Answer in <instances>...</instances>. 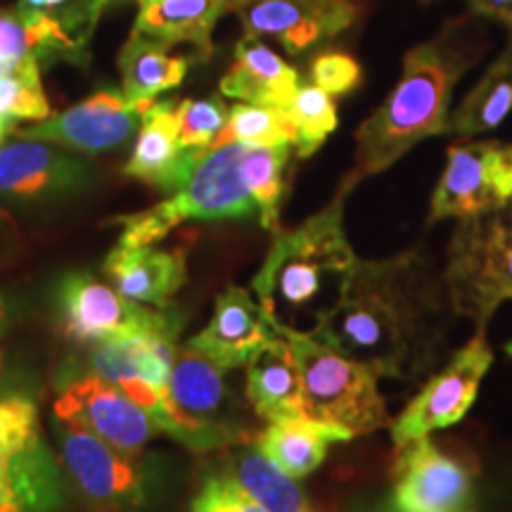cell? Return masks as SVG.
I'll list each match as a JSON object with an SVG mask.
<instances>
[{"instance_id": "cell-1", "label": "cell", "mask_w": 512, "mask_h": 512, "mask_svg": "<svg viewBox=\"0 0 512 512\" xmlns=\"http://www.w3.org/2000/svg\"><path fill=\"white\" fill-rule=\"evenodd\" d=\"M451 316L444 275L411 249L389 259H358L337 302L309 332L377 377L413 382L444 356Z\"/></svg>"}, {"instance_id": "cell-2", "label": "cell", "mask_w": 512, "mask_h": 512, "mask_svg": "<svg viewBox=\"0 0 512 512\" xmlns=\"http://www.w3.org/2000/svg\"><path fill=\"white\" fill-rule=\"evenodd\" d=\"M482 53L484 31L472 17L448 19L437 36L408 50L394 91L358 126L356 159L342 188L387 171L420 140L444 136L453 88Z\"/></svg>"}, {"instance_id": "cell-3", "label": "cell", "mask_w": 512, "mask_h": 512, "mask_svg": "<svg viewBox=\"0 0 512 512\" xmlns=\"http://www.w3.org/2000/svg\"><path fill=\"white\" fill-rule=\"evenodd\" d=\"M347 195L339 188L335 200L302 226L278 230L252 280L256 302L268 316L285 320L311 313L316 320L337 302L358 261L344 230Z\"/></svg>"}, {"instance_id": "cell-4", "label": "cell", "mask_w": 512, "mask_h": 512, "mask_svg": "<svg viewBox=\"0 0 512 512\" xmlns=\"http://www.w3.org/2000/svg\"><path fill=\"white\" fill-rule=\"evenodd\" d=\"M247 143H226L209 147L192 166L178 190L164 202L121 216L119 245H155L169 230L188 221L259 219V204L247 178Z\"/></svg>"}, {"instance_id": "cell-5", "label": "cell", "mask_w": 512, "mask_h": 512, "mask_svg": "<svg viewBox=\"0 0 512 512\" xmlns=\"http://www.w3.org/2000/svg\"><path fill=\"white\" fill-rule=\"evenodd\" d=\"M268 320L292 351L309 418L342 427L351 437L389 425L387 406L377 389V375L373 370L344 356L311 332L280 323L273 316H268Z\"/></svg>"}, {"instance_id": "cell-6", "label": "cell", "mask_w": 512, "mask_h": 512, "mask_svg": "<svg viewBox=\"0 0 512 512\" xmlns=\"http://www.w3.org/2000/svg\"><path fill=\"white\" fill-rule=\"evenodd\" d=\"M441 275L453 313L486 328L512 299V202L458 221Z\"/></svg>"}, {"instance_id": "cell-7", "label": "cell", "mask_w": 512, "mask_h": 512, "mask_svg": "<svg viewBox=\"0 0 512 512\" xmlns=\"http://www.w3.org/2000/svg\"><path fill=\"white\" fill-rule=\"evenodd\" d=\"M226 373L190 344L178 349L162 406L155 415L159 432L197 453L240 444L245 432L235 418Z\"/></svg>"}, {"instance_id": "cell-8", "label": "cell", "mask_w": 512, "mask_h": 512, "mask_svg": "<svg viewBox=\"0 0 512 512\" xmlns=\"http://www.w3.org/2000/svg\"><path fill=\"white\" fill-rule=\"evenodd\" d=\"M64 477L38 425L36 403L0 394V512H60Z\"/></svg>"}, {"instance_id": "cell-9", "label": "cell", "mask_w": 512, "mask_h": 512, "mask_svg": "<svg viewBox=\"0 0 512 512\" xmlns=\"http://www.w3.org/2000/svg\"><path fill=\"white\" fill-rule=\"evenodd\" d=\"M62 467L95 512H143L159 496V477L140 456L119 451L69 420H57Z\"/></svg>"}, {"instance_id": "cell-10", "label": "cell", "mask_w": 512, "mask_h": 512, "mask_svg": "<svg viewBox=\"0 0 512 512\" xmlns=\"http://www.w3.org/2000/svg\"><path fill=\"white\" fill-rule=\"evenodd\" d=\"M55 309L64 337L76 344H100L112 337L181 323L171 309H150L133 302L91 273L64 275L57 285Z\"/></svg>"}, {"instance_id": "cell-11", "label": "cell", "mask_w": 512, "mask_h": 512, "mask_svg": "<svg viewBox=\"0 0 512 512\" xmlns=\"http://www.w3.org/2000/svg\"><path fill=\"white\" fill-rule=\"evenodd\" d=\"M512 202V145L465 140L448 147L446 169L432 195L430 223L470 219Z\"/></svg>"}, {"instance_id": "cell-12", "label": "cell", "mask_w": 512, "mask_h": 512, "mask_svg": "<svg viewBox=\"0 0 512 512\" xmlns=\"http://www.w3.org/2000/svg\"><path fill=\"white\" fill-rule=\"evenodd\" d=\"M491 363H494V354L486 342V328H477V335L453 354L451 361L420 389L418 396L392 422L394 446L401 448L420 437H430L434 430H444L463 420V415L477 399L479 384Z\"/></svg>"}, {"instance_id": "cell-13", "label": "cell", "mask_w": 512, "mask_h": 512, "mask_svg": "<svg viewBox=\"0 0 512 512\" xmlns=\"http://www.w3.org/2000/svg\"><path fill=\"white\" fill-rule=\"evenodd\" d=\"M53 413L55 420L76 422L131 456H140L147 441L159 434L155 415L95 373L64 384L53 403Z\"/></svg>"}, {"instance_id": "cell-14", "label": "cell", "mask_w": 512, "mask_h": 512, "mask_svg": "<svg viewBox=\"0 0 512 512\" xmlns=\"http://www.w3.org/2000/svg\"><path fill=\"white\" fill-rule=\"evenodd\" d=\"M178 332L181 323L105 339L91 354L93 373L121 389L145 411L157 415L176 363Z\"/></svg>"}, {"instance_id": "cell-15", "label": "cell", "mask_w": 512, "mask_h": 512, "mask_svg": "<svg viewBox=\"0 0 512 512\" xmlns=\"http://www.w3.org/2000/svg\"><path fill=\"white\" fill-rule=\"evenodd\" d=\"M394 512H475L472 472L458 458L448 456L430 437L396 448Z\"/></svg>"}, {"instance_id": "cell-16", "label": "cell", "mask_w": 512, "mask_h": 512, "mask_svg": "<svg viewBox=\"0 0 512 512\" xmlns=\"http://www.w3.org/2000/svg\"><path fill=\"white\" fill-rule=\"evenodd\" d=\"M247 36H271L290 55H302L347 31L358 8L351 0H238Z\"/></svg>"}, {"instance_id": "cell-17", "label": "cell", "mask_w": 512, "mask_h": 512, "mask_svg": "<svg viewBox=\"0 0 512 512\" xmlns=\"http://www.w3.org/2000/svg\"><path fill=\"white\" fill-rule=\"evenodd\" d=\"M93 166L60 145L22 138L0 147V197L17 202H53L91 188Z\"/></svg>"}, {"instance_id": "cell-18", "label": "cell", "mask_w": 512, "mask_h": 512, "mask_svg": "<svg viewBox=\"0 0 512 512\" xmlns=\"http://www.w3.org/2000/svg\"><path fill=\"white\" fill-rule=\"evenodd\" d=\"M143 114L121 91H98L67 112L24 128L19 138L46 140L79 152H105L124 145L140 128Z\"/></svg>"}, {"instance_id": "cell-19", "label": "cell", "mask_w": 512, "mask_h": 512, "mask_svg": "<svg viewBox=\"0 0 512 512\" xmlns=\"http://www.w3.org/2000/svg\"><path fill=\"white\" fill-rule=\"evenodd\" d=\"M278 337L264 306L245 287L230 285L216 297L214 316L200 335L190 339V347L209 356L216 366L233 370L247 366L256 351Z\"/></svg>"}, {"instance_id": "cell-20", "label": "cell", "mask_w": 512, "mask_h": 512, "mask_svg": "<svg viewBox=\"0 0 512 512\" xmlns=\"http://www.w3.org/2000/svg\"><path fill=\"white\" fill-rule=\"evenodd\" d=\"M207 152V150H204ZM202 150H185L178 143V117L176 102L162 100L152 102L150 110L143 114L140 131L133 145L131 159L124 171L126 176L138 178L147 185L164 192H174L190 176L192 166L204 155Z\"/></svg>"}, {"instance_id": "cell-21", "label": "cell", "mask_w": 512, "mask_h": 512, "mask_svg": "<svg viewBox=\"0 0 512 512\" xmlns=\"http://www.w3.org/2000/svg\"><path fill=\"white\" fill-rule=\"evenodd\" d=\"M102 271L124 297L155 309H171V299L188 278L183 249H159L152 245L112 247Z\"/></svg>"}, {"instance_id": "cell-22", "label": "cell", "mask_w": 512, "mask_h": 512, "mask_svg": "<svg viewBox=\"0 0 512 512\" xmlns=\"http://www.w3.org/2000/svg\"><path fill=\"white\" fill-rule=\"evenodd\" d=\"M238 0H138L133 31L164 48L190 46L200 60L211 55L216 22L235 10Z\"/></svg>"}, {"instance_id": "cell-23", "label": "cell", "mask_w": 512, "mask_h": 512, "mask_svg": "<svg viewBox=\"0 0 512 512\" xmlns=\"http://www.w3.org/2000/svg\"><path fill=\"white\" fill-rule=\"evenodd\" d=\"M27 60L86 62V46L76 43L48 12L27 5L0 10V76L15 72Z\"/></svg>"}, {"instance_id": "cell-24", "label": "cell", "mask_w": 512, "mask_h": 512, "mask_svg": "<svg viewBox=\"0 0 512 512\" xmlns=\"http://www.w3.org/2000/svg\"><path fill=\"white\" fill-rule=\"evenodd\" d=\"M299 91V74L256 36H245L235 46V60L221 79L226 98L252 105L287 107Z\"/></svg>"}, {"instance_id": "cell-25", "label": "cell", "mask_w": 512, "mask_h": 512, "mask_svg": "<svg viewBox=\"0 0 512 512\" xmlns=\"http://www.w3.org/2000/svg\"><path fill=\"white\" fill-rule=\"evenodd\" d=\"M247 399L264 420L306 415L297 363L283 337H275L247 363Z\"/></svg>"}, {"instance_id": "cell-26", "label": "cell", "mask_w": 512, "mask_h": 512, "mask_svg": "<svg viewBox=\"0 0 512 512\" xmlns=\"http://www.w3.org/2000/svg\"><path fill=\"white\" fill-rule=\"evenodd\" d=\"M349 439L354 437L342 427L325 425V422L313 420L309 415H294V418L268 422V427L256 437L254 444L285 475L304 479L323 465L332 444Z\"/></svg>"}, {"instance_id": "cell-27", "label": "cell", "mask_w": 512, "mask_h": 512, "mask_svg": "<svg viewBox=\"0 0 512 512\" xmlns=\"http://www.w3.org/2000/svg\"><path fill=\"white\" fill-rule=\"evenodd\" d=\"M188 69V57L169 55V48L133 31L119 53V72L124 81L121 93L128 102L147 112L157 95L181 86Z\"/></svg>"}, {"instance_id": "cell-28", "label": "cell", "mask_w": 512, "mask_h": 512, "mask_svg": "<svg viewBox=\"0 0 512 512\" xmlns=\"http://www.w3.org/2000/svg\"><path fill=\"white\" fill-rule=\"evenodd\" d=\"M512 112V31L508 46L448 117V136L470 138L496 128Z\"/></svg>"}, {"instance_id": "cell-29", "label": "cell", "mask_w": 512, "mask_h": 512, "mask_svg": "<svg viewBox=\"0 0 512 512\" xmlns=\"http://www.w3.org/2000/svg\"><path fill=\"white\" fill-rule=\"evenodd\" d=\"M228 475L266 512H311L297 479L285 475L256 444L242 448L230 463Z\"/></svg>"}, {"instance_id": "cell-30", "label": "cell", "mask_w": 512, "mask_h": 512, "mask_svg": "<svg viewBox=\"0 0 512 512\" xmlns=\"http://www.w3.org/2000/svg\"><path fill=\"white\" fill-rule=\"evenodd\" d=\"M292 145H249L247 178L254 200L259 204V223L278 233L280 200L285 190V166L290 162Z\"/></svg>"}, {"instance_id": "cell-31", "label": "cell", "mask_w": 512, "mask_h": 512, "mask_svg": "<svg viewBox=\"0 0 512 512\" xmlns=\"http://www.w3.org/2000/svg\"><path fill=\"white\" fill-rule=\"evenodd\" d=\"M226 143L294 147V126L290 114H287V107L252 105V102L235 105L214 147Z\"/></svg>"}, {"instance_id": "cell-32", "label": "cell", "mask_w": 512, "mask_h": 512, "mask_svg": "<svg viewBox=\"0 0 512 512\" xmlns=\"http://www.w3.org/2000/svg\"><path fill=\"white\" fill-rule=\"evenodd\" d=\"M287 114L294 126V150L299 157H311L337 128L335 100L313 83H299Z\"/></svg>"}, {"instance_id": "cell-33", "label": "cell", "mask_w": 512, "mask_h": 512, "mask_svg": "<svg viewBox=\"0 0 512 512\" xmlns=\"http://www.w3.org/2000/svg\"><path fill=\"white\" fill-rule=\"evenodd\" d=\"M50 105L41 86V64L27 60L15 72L0 76V121L12 128L17 121H43Z\"/></svg>"}, {"instance_id": "cell-34", "label": "cell", "mask_w": 512, "mask_h": 512, "mask_svg": "<svg viewBox=\"0 0 512 512\" xmlns=\"http://www.w3.org/2000/svg\"><path fill=\"white\" fill-rule=\"evenodd\" d=\"M230 110L221 98L176 102L178 143L185 150H209L226 128Z\"/></svg>"}, {"instance_id": "cell-35", "label": "cell", "mask_w": 512, "mask_h": 512, "mask_svg": "<svg viewBox=\"0 0 512 512\" xmlns=\"http://www.w3.org/2000/svg\"><path fill=\"white\" fill-rule=\"evenodd\" d=\"M190 512H266L242 486L228 475L204 479L200 494L190 505Z\"/></svg>"}, {"instance_id": "cell-36", "label": "cell", "mask_w": 512, "mask_h": 512, "mask_svg": "<svg viewBox=\"0 0 512 512\" xmlns=\"http://www.w3.org/2000/svg\"><path fill=\"white\" fill-rule=\"evenodd\" d=\"M361 81V64L347 53H320L311 62V83L332 98L354 91Z\"/></svg>"}, {"instance_id": "cell-37", "label": "cell", "mask_w": 512, "mask_h": 512, "mask_svg": "<svg viewBox=\"0 0 512 512\" xmlns=\"http://www.w3.org/2000/svg\"><path fill=\"white\" fill-rule=\"evenodd\" d=\"M467 5L475 15L496 19L512 31V0H467Z\"/></svg>"}, {"instance_id": "cell-38", "label": "cell", "mask_w": 512, "mask_h": 512, "mask_svg": "<svg viewBox=\"0 0 512 512\" xmlns=\"http://www.w3.org/2000/svg\"><path fill=\"white\" fill-rule=\"evenodd\" d=\"M10 323H12V306L8 299L0 294V344H3L5 335H8ZM0 366H3V354H0Z\"/></svg>"}, {"instance_id": "cell-39", "label": "cell", "mask_w": 512, "mask_h": 512, "mask_svg": "<svg viewBox=\"0 0 512 512\" xmlns=\"http://www.w3.org/2000/svg\"><path fill=\"white\" fill-rule=\"evenodd\" d=\"M8 131H10V128H8V126H5V124H3V121H0V143H3L5 133H8Z\"/></svg>"}, {"instance_id": "cell-40", "label": "cell", "mask_w": 512, "mask_h": 512, "mask_svg": "<svg viewBox=\"0 0 512 512\" xmlns=\"http://www.w3.org/2000/svg\"><path fill=\"white\" fill-rule=\"evenodd\" d=\"M375 512H394V510L387 505V508H380V510H375Z\"/></svg>"}, {"instance_id": "cell-41", "label": "cell", "mask_w": 512, "mask_h": 512, "mask_svg": "<svg viewBox=\"0 0 512 512\" xmlns=\"http://www.w3.org/2000/svg\"><path fill=\"white\" fill-rule=\"evenodd\" d=\"M505 351H508V354H510V356H512V342H510V344H508V347H505Z\"/></svg>"}]
</instances>
